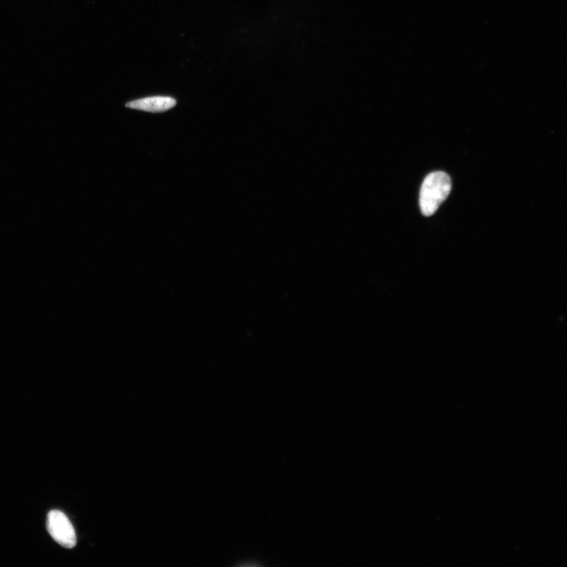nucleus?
Segmentation results:
<instances>
[{
	"label": "nucleus",
	"mask_w": 567,
	"mask_h": 567,
	"mask_svg": "<svg viewBox=\"0 0 567 567\" xmlns=\"http://www.w3.org/2000/svg\"><path fill=\"white\" fill-rule=\"evenodd\" d=\"M451 190V181L446 173L438 172L428 174L422 183L420 192L422 214L426 217L433 216L449 197Z\"/></svg>",
	"instance_id": "1"
},
{
	"label": "nucleus",
	"mask_w": 567,
	"mask_h": 567,
	"mask_svg": "<svg viewBox=\"0 0 567 567\" xmlns=\"http://www.w3.org/2000/svg\"><path fill=\"white\" fill-rule=\"evenodd\" d=\"M48 531L59 545L73 548L77 545L74 528L67 516L58 510H50L47 518Z\"/></svg>",
	"instance_id": "2"
},
{
	"label": "nucleus",
	"mask_w": 567,
	"mask_h": 567,
	"mask_svg": "<svg viewBox=\"0 0 567 567\" xmlns=\"http://www.w3.org/2000/svg\"><path fill=\"white\" fill-rule=\"evenodd\" d=\"M176 104V101L169 97H153L132 101L126 104L128 108L151 113L165 112Z\"/></svg>",
	"instance_id": "3"
}]
</instances>
